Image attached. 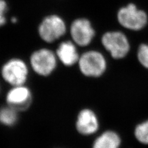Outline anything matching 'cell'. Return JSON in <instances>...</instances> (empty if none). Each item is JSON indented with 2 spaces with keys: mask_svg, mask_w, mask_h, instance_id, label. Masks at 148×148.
Instances as JSON below:
<instances>
[{
  "mask_svg": "<svg viewBox=\"0 0 148 148\" xmlns=\"http://www.w3.org/2000/svg\"><path fill=\"white\" fill-rule=\"evenodd\" d=\"M74 128L77 134L82 137H94L101 130L98 114L91 108H83L77 115Z\"/></svg>",
  "mask_w": 148,
  "mask_h": 148,
  "instance_id": "cell-1",
  "label": "cell"
},
{
  "mask_svg": "<svg viewBox=\"0 0 148 148\" xmlns=\"http://www.w3.org/2000/svg\"><path fill=\"white\" fill-rule=\"evenodd\" d=\"M78 63L81 72L89 77H99L104 74L107 69V62L104 56L95 50L82 54Z\"/></svg>",
  "mask_w": 148,
  "mask_h": 148,
  "instance_id": "cell-2",
  "label": "cell"
},
{
  "mask_svg": "<svg viewBox=\"0 0 148 148\" xmlns=\"http://www.w3.org/2000/svg\"><path fill=\"white\" fill-rule=\"evenodd\" d=\"M119 24L127 29L138 31L144 28L147 23V14L137 8L135 4H128L120 8L117 12Z\"/></svg>",
  "mask_w": 148,
  "mask_h": 148,
  "instance_id": "cell-3",
  "label": "cell"
},
{
  "mask_svg": "<svg viewBox=\"0 0 148 148\" xmlns=\"http://www.w3.org/2000/svg\"><path fill=\"white\" fill-rule=\"evenodd\" d=\"M101 42L111 56L116 59L125 57L130 49L127 37L121 32H106L102 36Z\"/></svg>",
  "mask_w": 148,
  "mask_h": 148,
  "instance_id": "cell-4",
  "label": "cell"
},
{
  "mask_svg": "<svg viewBox=\"0 0 148 148\" xmlns=\"http://www.w3.org/2000/svg\"><path fill=\"white\" fill-rule=\"evenodd\" d=\"M67 27L62 18L57 15H50L41 21L38 27L40 38L47 43H52L64 36Z\"/></svg>",
  "mask_w": 148,
  "mask_h": 148,
  "instance_id": "cell-5",
  "label": "cell"
},
{
  "mask_svg": "<svg viewBox=\"0 0 148 148\" xmlns=\"http://www.w3.org/2000/svg\"><path fill=\"white\" fill-rule=\"evenodd\" d=\"M29 70L27 64L20 59H11L3 65L1 75L3 79L13 86L24 85Z\"/></svg>",
  "mask_w": 148,
  "mask_h": 148,
  "instance_id": "cell-6",
  "label": "cell"
},
{
  "mask_svg": "<svg viewBox=\"0 0 148 148\" xmlns=\"http://www.w3.org/2000/svg\"><path fill=\"white\" fill-rule=\"evenodd\" d=\"M30 64L37 74L45 77L48 76L56 67V56L49 49H40L32 54Z\"/></svg>",
  "mask_w": 148,
  "mask_h": 148,
  "instance_id": "cell-7",
  "label": "cell"
},
{
  "mask_svg": "<svg viewBox=\"0 0 148 148\" xmlns=\"http://www.w3.org/2000/svg\"><path fill=\"white\" fill-rule=\"evenodd\" d=\"M70 31L73 41L80 46L90 45L95 35V31L90 21L85 18H79L73 21Z\"/></svg>",
  "mask_w": 148,
  "mask_h": 148,
  "instance_id": "cell-8",
  "label": "cell"
},
{
  "mask_svg": "<svg viewBox=\"0 0 148 148\" xmlns=\"http://www.w3.org/2000/svg\"><path fill=\"white\" fill-rule=\"evenodd\" d=\"M8 105L18 112L24 111L30 108L32 101L30 90L24 85L14 86L6 95Z\"/></svg>",
  "mask_w": 148,
  "mask_h": 148,
  "instance_id": "cell-9",
  "label": "cell"
},
{
  "mask_svg": "<svg viewBox=\"0 0 148 148\" xmlns=\"http://www.w3.org/2000/svg\"><path fill=\"white\" fill-rule=\"evenodd\" d=\"M121 135L112 129H106L94 136L91 148H121Z\"/></svg>",
  "mask_w": 148,
  "mask_h": 148,
  "instance_id": "cell-10",
  "label": "cell"
},
{
  "mask_svg": "<svg viewBox=\"0 0 148 148\" xmlns=\"http://www.w3.org/2000/svg\"><path fill=\"white\" fill-rule=\"evenodd\" d=\"M56 55L61 62L68 67L75 64L80 58L75 45L71 41L60 43L56 51Z\"/></svg>",
  "mask_w": 148,
  "mask_h": 148,
  "instance_id": "cell-11",
  "label": "cell"
},
{
  "mask_svg": "<svg viewBox=\"0 0 148 148\" xmlns=\"http://www.w3.org/2000/svg\"><path fill=\"white\" fill-rule=\"evenodd\" d=\"M18 120V111L9 106L0 109V123L3 125L11 127L14 126Z\"/></svg>",
  "mask_w": 148,
  "mask_h": 148,
  "instance_id": "cell-12",
  "label": "cell"
},
{
  "mask_svg": "<svg viewBox=\"0 0 148 148\" xmlns=\"http://www.w3.org/2000/svg\"><path fill=\"white\" fill-rule=\"evenodd\" d=\"M133 136L140 144L148 146V119L136 125L133 129Z\"/></svg>",
  "mask_w": 148,
  "mask_h": 148,
  "instance_id": "cell-13",
  "label": "cell"
},
{
  "mask_svg": "<svg viewBox=\"0 0 148 148\" xmlns=\"http://www.w3.org/2000/svg\"><path fill=\"white\" fill-rule=\"evenodd\" d=\"M137 57L142 66L148 69V45L141 44L138 49Z\"/></svg>",
  "mask_w": 148,
  "mask_h": 148,
  "instance_id": "cell-14",
  "label": "cell"
},
{
  "mask_svg": "<svg viewBox=\"0 0 148 148\" xmlns=\"http://www.w3.org/2000/svg\"><path fill=\"white\" fill-rule=\"evenodd\" d=\"M7 10L8 6L6 1L4 0H0V27L6 24V18L4 14Z\"/></svg>",
  "mask_w": 148,
  "mask_h": 148,
  "instance_id": "cell-15",
  "label": "cell"
},
{
  "mask_svg": "<svg viewBox=\"0 0 148 148\" xmlns=\"http://www.w3.org/2000/svg\"><path fill=\"white\" fill-rule=\"evenodd\" d=\"M17 18H16V17L12 18V22L13 23H16V22H17Z\"/></svg>",
  "mask_w": 148,
  "mask_h": 148,
  "instance_id": "cell-16",
  "label": "cell"
}]
</instances>
